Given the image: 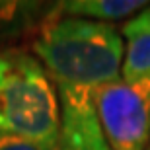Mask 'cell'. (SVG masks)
I'll list each match as a JSON object with an SVG mask.
<instances>
[{
    "instance_id": "4",
    "label": "cell",
    "mask_w": 150,
    "mask_h": 150,
    "mask_svg": "<svg viewBox=\"0 0 150 150\" xmlns=\"http://www.w3.org/2000/svg\"><path fill=\"white\" fill-rule=\"evenodd\" d=\"M125 55L121 78L134 82L150 78V4L123 25Z\"/></svg>"
},
{
    "instance_id": "1",
    "label": "cell",
    "mask_w": 150,
    "mask_h": 150,
    "mask_svg": "<svg viewBox=\"0 0 150 150\" xmlns=\"http://www.w3.org/2000/svg\"><path fill=\"white\" fill-rule=\"evenodd\" d=\"M31 47L57 94V150H109L98 115V94L121 78L125 45L117 29L53 14Z\"/></svg>"
},
{
    "instance_id": "3",
    "label": "cell",
    "mask_w": 150,
    "mask_h": 150,
    "mask_svg": "<svg viewBox=\"0 0 150 150\" xmlns=\"http://www.w3.org/2000/svg\"><path fill=\"white\" fill-rule=\"evenodd\" d=\"M98 115L109 150H146L150 144V78H117L98 94Z\"/></svg>"
},
{
    "instance_id": "2",
    "label": "cell",
    "mask_w": 150,
    "mask_h": 150,
    "mask_svg": "<svg viewBox=\"0 0 150 150\" xmlns=\"http://www.w3.org/2000/svg\"><path fill=\"white\" fill-rule=\"evenodd\" d=\"M0 137H22L57 148L59 103L39 59L0 45Z\"/></svg>"
},
{
    "instance_id": "5",
    "label": "cell",
    "mask_w": 150,
    "mask_h": 150,
    "mask_svg": "<svg viewBox=\"0 0 150 150\" xmlns=\"http://www.w3.org/2000/svg\"><path fill=\"white\" fill-rule=\"evenodd\" d=\"M148 2L140 0H67L55 4V14L62 18H80L90 22H119L144 10Z\"/></svg>"
},
{
    "instance_id": "8",
    "label": "cell",
    "mask_w": 150,
    "mask_h": 150,
    "mask_svg": "<svg viewBox=\"0 0 150 150\" xmlns=\"http://www.w3.org/2000/svg\"><path fill=\"white\" fill-rule=\"evenodd\" d=\"M146 150H150V144H148V148H146Z\"/></svg>"
},
{
    "instance_id": "7",
    "label": "cell",
    "mask_w": 150,
    "mask_h": 150,
    "mask_svg": "<svg viewBox=\"0 0 150 150\" xmlns=\"http://www.w3.org/2000/svg\"><path fill=\"white\" fill-rule=\"evenodd\" d=\"M0 150H57L55 146L41 144L22 137H0Z\"/></svg>"
},
{
    "instance_id": "6",
    "label": "cell",
    "mask_w": 150,
    "mask_h": 150,
    "mask_svg": "<svg viewBox=\"0 0 150 150\" xmlns=\"http://www.w3.org/2000/svg\"><path fill=\"white\" fill-rule=\"evenodd\" d=\"M55 4L39 2H0V37L20 35L35 25H43L53 14Z\"/></svg>"
}]
</instances>
